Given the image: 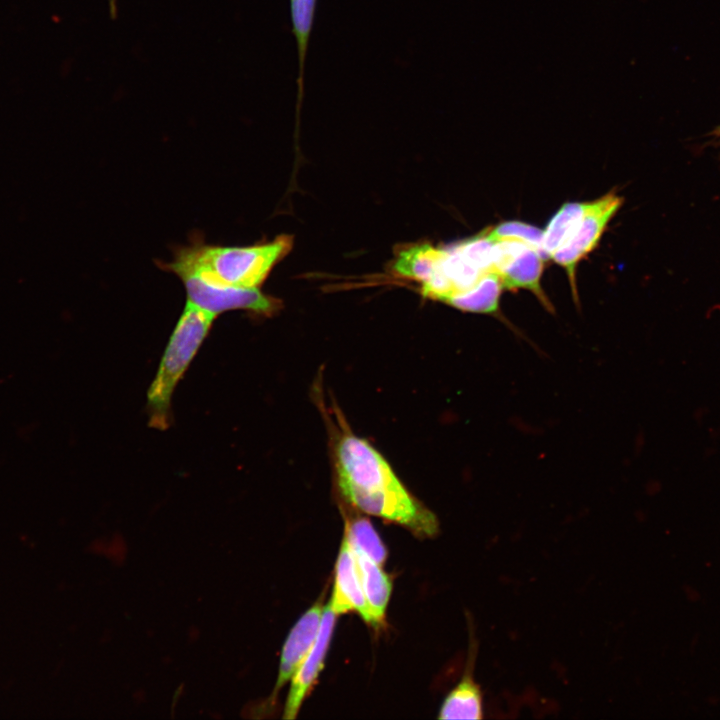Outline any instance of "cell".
Returning a JSON list of instances; mask_svg holds the SVG:
<instances>
[{
  "label": "cell",
  "instance_id": "6da1fadb",
  "mask_svg": "<svg viewBox=\"0 0 720 720\" xmlns=\"http://www.w3.org/2000/svg\"><path fill=\"white\" fill-rule=\"evenodd\" d=\"M321 410L328 424L336 486L346 504L417 536H435L436 515L409 492L384 456L351 430L336 406L330 412L321 405Z\"/></svg>",
  "mask_w": 720,
  "mask_h": 720
},
{
  "label": "cell",
  "instance_id": "7a4b0ae2",
  "mask_svg": "<svg viewBox=\"0 0 720 720\" xmlns=\"http://www.w3.org/2000/svg\"><path fill=\"white\" fill-rule=\"evenodd\" d=\"M292 247L293 236L287 234L253 245L226 246L206 243L200 232H195L187 244L173 248L171 261L155 263L179 279L195 276L220 286L260 288Z\"/></svg>",
  "mask_w": 720,
  "mask_h": 720
},
{
  "label": "cell",
  "instance_id": "3957f363",
  "mask_svg": "<svg viewBox=\"0 0 720 720\" xmlns=\"http://www.w3.org/2000/svg\"><path fill=\"white\" fill-rule=\"evenodd\" d=\"M215 319V316L186 302L147 393L149 424L153 428L165 430L170 425L172 394Z\"/></svg>",
  "mask_w": 720,
  "mask_h": 720
},
{
  "label": "cell",
  "instance_id": "277c9868",
  "mask_svg": "<svg viewBox=\"0 0 720 720\" xmlns=\"http://www.w3.org/2000/svg\"><path fill=\"white\" fill-rule=\"evenodd\" d=\"M182 281L187 301L217 316L231 310H244L257 316L271 317L282 308V301L260 288H238L208 283L195 276Z\"/></svg>",
  "mask_w": 720,
  "mask_h": 720
},
{
  "label": "cell",
  "instance_id": "5b68a950",
  "mask_svg": "<svg viewBox=\"0 0 720 720\" xmlns=\"http://www.w3.org/2000/svg\"><path fill=\"white\" fill-rule=\"evenodd\" d=\"M544 259L531 246L514 240L494 242L492 250V271L498 275L503 288L530 290L548 310L553 305L544 293L540 279Z\"/></svg>",
  "mask_w": 720,
  "mask_h": 720
},
{
  "label": "cell",
  "instance_id": "8992f818",
  "mask_svg": "<svg viewBox=\"0 0 720 720\" xmlns=\"http://www.w3.org/2000/svg\"><path fill=\"white\" fill-rule=\"evenodd\" d=\"M622 197L609 193L592 201L573 235L552 255V259L567 271L571 290L578 302L576 267L580 260L598 244L608 222L618 211Z\"/></svg>",
  "mask_w": 720,
  "mask_h": 720
},
{
  "label": "cell",
  "instance_id": "52a82bcc",
  "mask_svg": "<svg viewBox=\"0 0 720 720\" xmlns=\"http://www.w3.org/2000/svg\"><path fill=\"white\" fill-rule=\"evenodd\" d=\"M336 617L337 615L327 603L324 606L317 637L290 680V689L283 711L284 719L296 718L305 697L316 681L324 665Z\"/></svg>",
  "mask_w": 720,
  "mask_h": 720
},
{
  "label": "cell",
  "instance_id": "ba28073f",
  "mask_svg": "<svg viewBox=\"0 0 720 720\" xmlns=\"http://www.w3.org/2000/svg\"><path fill=\"white\" fill-rule=\"evenodd\" d=\"M328 604L337 616L355 611L365 622L374 626L363 592L356 557L345 534L336 561L335 581Z\"/></svg>",
  "mask_w": 720,
  "mask_h": 720
},
{
  "label": "cell",
  "instance_id": "9c48e42d",
  "mask_svg": "<svg viewBox=\"0 0 720 720\" xmlns=\"http://www.w3.org/2000/svg\"><path fill=\"white\" fill-rule=\"evenodd\" d=\"M324 606L321 601L310 607L291 629L281 652L280 665L271 700L292 679L313 645L321 623Z\"/></svg>",
  "mask_w": 720,
  "mask_h": 720
},
{
  "label": "cell",
  "instance_id": "30bf717a",
  "mask_svg": "<svg viewBox=\"0 0 720 720\" xmlns=\"http://www.w3.org/2000/svg\"><path fill=\"white\" fill-rule=\"evenodd\" d=\"M477 643L470 639L465 671L458 684L445 697L439 711V719H482L484 717L483 694L474 679Z\"/></svg>",
  "mask_w": 720,
  "mask_h": 720
},
{
  "label": "cell",
  "instance_id": "8fae6325",
  "mask_svg": "<svg viewBox=\"0 0 720 720\" xmlns=\"http://www.w3.org/2000/svg\"><path fill=\"white\" fill-rule=\"evenodd\" d=\"M440 255L441 247L429 242L407 244L396 252L391 270L398 277L422 286L433 276Z\"/></svg>",
  "mask_w": 720,
  "mask_h": 720
},
{
  "label": "cell",
  "instance_id": "7c38bea8",
  "mask_svg": "<svg viewBox=\"0 0 720 720\" xmlns=\"http://www.w3.org/2000/svg\"><path fill=\"white\" fill-rule=\"evenodd\" d=\"M353 549V548H352ZM363 592L369 606L374 627L383 623L392 591V583L382 566L363 553L354 550Z\"/></svg>",
  "mask_w": 720,
  "mask_h": 720
},
{
  "label": "cell",
  "instance_id": "4fadbf2b",
  "mask_svg": "<svg viewBox=\"0 0 720 720\" xmlns=\"http://www.w3.org/2000/svg\"><path fill=\"white\" fill-rule=\"evenodd\" d=\"M502 290L498 275L488 272L474 286L452 296L445 304L464 312L497 315Z\"/></svg>",
  "mask_w": 720,
  "mask_h": 720
},
{
  "label": "cell",
  "instance_id": "5bb4252c",
  "mask_svg": "<svg viewBox=\"0 0 720 720\" xmlns=\"http://www.w3.org/2000/svg\"><path fill=\"white\" fill-rule=\"evenodd\" d=\"M317 0H289L292 33L296 40L298 54L297 115L304 96V70L306 55L313 29Z\"/></svg>",
  "mask_w": 720,
  "mask_h": 720
},
{
  "label": "cell",
  "instance_id": "9a60e30c",
  "mask_svg": "<svg viewBox=\"0 0 720 720\" xmlns=\"http://www.w3.org/2000/svg\"><path fill=\"white\" fill-rule=\"evenodd\" d=\"M591 202L565 203L551 218L543 231L542 251L545 259L552 255L573 235Z\"/></svg>",
  "mask_w": 720,
  "mask_h": 720
},
{
  "label": "cell",
  "instance_id": "2e32d148",
  "mask_svg": "<svg viewBox=\"0 0 720 720\" xmlns=\"http://www.w3.org/2000/svg\"><path fill=\"white\" fill-rule=\"evenodd\" d=\"M344 534L351 547L382 566L387 551L371 522L362 516L346 518Z\"/></svg>",
  "mask_w": 720,
  "mask_h": 720
},
{
  "label": "cell",
  "instance_id": "e0dca14e",
  "mask_svg": "<svg viewBox=\"0 0 720 720\" xmlns=\"http://www.w3.org/2000/svg\"><path fill=\"white\" fill-rule=\"evenodd\" d=\"M484 233L493 242L503 240L523 242L538 251L546 260L542 251L543 231L535 226L519 221H509L501 223Z\"/></svg>",
  "mask_w": 720,
  "mask_h": 720
},
{
  "label": "cell",
  "instance_id": "ac0fdd59",
  "mask_svg": "<svg viewBox=\"0 0 720 720\" xmlns=\"http://www.w3.org/2000/svg\"><path fill=\"white\" fill-rule=\"evenodd\" d=\"M494 242L484 232L452 244L470 264L483 274L492 271V250Z\"/></svg>",
  "mask_w": 720,
  "mask_h": 720
},
{
  "label": "cell",
  "instance_id": "d6986e66",
  "mask_svg": "<svg viewBox=\"0 0 720 720\" xmlns=\"http://www.w3.org/2000/svg\"><path fill=\"white\" fill-rule=\"evenodd\" d=\"M109 14L112 19L117 17V0H108Z\"/></svg>",
  "mask_w": 720,
  "mask_h": 720
},
{
  "label": "cell",
  "instance_id": "ffe728a7",
  "mask_svg": "<svg viewBox=\"0 0 720 720\" xmlns=\"http://www.w3.org/2000/svg\"><path fill=\"white\" fill-rule=\"evenodd\" d=\"M712 135H714L716 138H719V139H720V126L716 127V128L712 131Z\"/></svg>",
  "mask_w": 720,
  "mask_h": 720
}]
</instances>
